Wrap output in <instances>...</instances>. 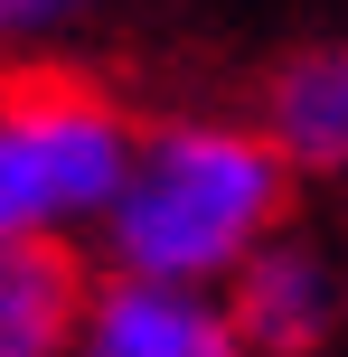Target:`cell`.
<instances>
[{"mask_svg":"<svg viewBox=\"0 0 348 357\" xmlns=\"http://www.w3.org/2000/svg\"><path fill=\"white\" fill-rule=\"evenodd\" d=\"M85 291H94V264H85V254L0 245V357H75Z\"/></svg>","mask_w":348,"mask_h":357,"instance_id":"6","label":"cell"},{"mask_svg":"<svg viewBox=\"0 0 348 357\" xmlns=\"http://www.w3.org/2000/svg\"><path fill=\"white\" fill-rule=\"evenodd\" d=\"M226 310H236L245 348L255 357H330L339 320H348V282H339V254L320 235H273L255 264L226 282Z\"/></svg>","mask_w":348,"mask_h":357,"instance_id":"3","label":"cell"},{"mask_svg":"<svg viewBox=\"0 0 348 357\" xmlns=\"http://www.w3.org/2000/svg\"><path fill=\"white\" fill-rule=\"evenodd\" d=\"M85 10H66V0H0V66H29V56H47L56 29H75Z\"/></svg>","mask_w":348,"mask_h":357,"instance_id":"7","label":"cell"},{"mask_svg":"<svg viewBox=\"0 0 348 357\" xmlns=\"http://www.w3.org/2000/svg\"><path fill=\"white\" fill-rule=\"evenodd\" d=\"M255 132L282 151L292 178H348V29L301 38V47H282L264 66Z\"/></svg>","mask_w":348,"mask_h":357,"instance_id":"5","label":"cell"},{"mask_svg":"<svg viewBox=\"0 0 348 357\" xmlns=\"http://www.w3.org/2000/svg\"><path fill=\"white\" fill-rule=\"evenodd\" d=\"M142 160V113L66 56L0 66V245L94 254Z\"/></svg>","mask_w":348,"mask_h":357,"instance_id":"2","label":"cell"},{"mask_svg":"<svg viewBox=\"0 0 348 357\" xmlns=\"http://www.w3.org/2000/svg\"><path fill=\"white\" fill-rule=\"evenodd\" d=\"M75 357H255L226 310V291H179V282H123L94 273Z\"/></svg>","mask_w":348,"mask_h":357,"instance_id":"4","label":"cell"},{"mask_svg":"<svg viewBox=\"0 0 348 357\" xmlns=\"http://www.w3.org/2000/svg\"><path fill=\"white\" fill-rule=\"evenodd\" d=\"M292 188L301 178L255 132V113H160L142 123V160L85 264L123 282L226 291L273 235H292Z\"/></svg>","mask_w":348,"mask_h":357,"instance_id":"1","label":"cell"}]
</instances>
